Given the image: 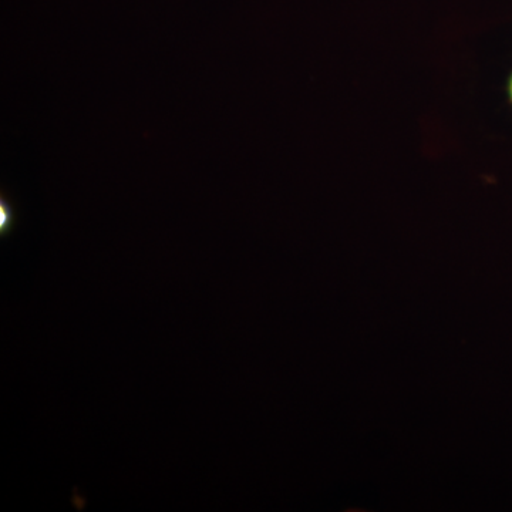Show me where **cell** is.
I'll return each mask as SVG.
<instances>
[{"instance_id": "cell-2", "label": "cell", "mask_w": 512, "mask_h": 512, "mask_svg": "<svg viewBox=\"0 0 512 512\" xmlns=\"http://www.w3.org/2000/svg\"><path fill=\"white\" fill-rule=\"evenodd\" d=\"M510 99L512 101V76H511V80H510Z\"/></svg>"}, {"instance_id": "cell-1", "label": "cell", "mask_w": 512, "mask_h": 512, "mask_svg": "<svg viewBox=\"0 0 512 512\" xmlns=\"http://www.w3.org/2000/svg\"><path fill=\"white\" fill-rule=\"evenodd\" d=\"M12 221V210H10L8 202L2 201V204H0V229H2V232L8 231Z\"/></svg>"}]
</instances>
